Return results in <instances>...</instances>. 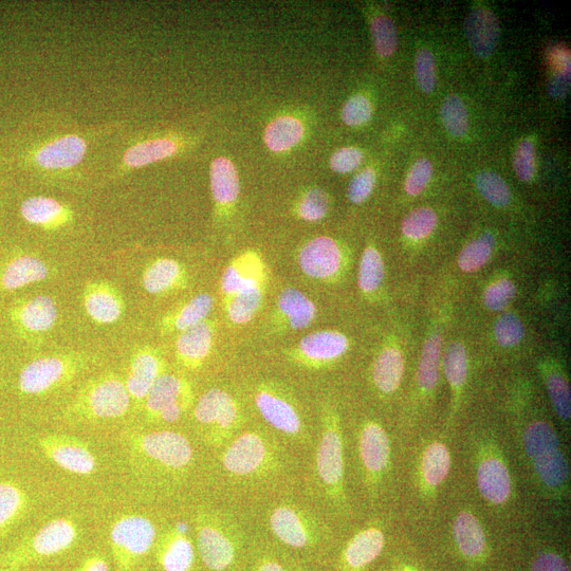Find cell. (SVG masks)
I'll return each mask as SVG.
<instances>
[{"mask_svg": "<svg viewBox=\"0 0 571 571\" xmlns=\"http://www.w3.org/2000/svg\"><path fill=\"white\" fill-rule=\"evenodd\" d=\"M373 107L363 96L349 99L342 110V119L349 126H360L371 120Z\"/></svg>", "mask_w": 571, "mask_h": 571, "instance_id": "cell-53", "label": "cell"}, {"mask_svg": "<svg viewBox=\"0 0 571 571\" xmlns=\"http://www.w3.org/2000/svg\"><path fill=\"white\" fill-rule=\"evenodd\" d=\"M22 218L47 232L59 231L75 221V211L63 202L46 196L26 198L20 207Z\"/></svg>", "mask_w": 571, "mask_h": 571, "instance_id": "cell-12", "label": "cell"}, {"mask_svg": "<svg viewBox=\"0 0 571 571\" xmlns=\"http://www.w3.org/2000/svg\"><path fill=\"white\" fill-rule=\"evenodd\" d=\"M540 482L551 490L563 488L569 478V466L561 448L532 459Z\"/></svg>", "mask_w": 571, "mask_h": 571, "instance_id": "cell-36", "label": "cell"}, {"mask_svg": "<svg viewBox=\"0 0 571 571\" xmlns=\"http://www.w3.org/2000/svg\"><path fill=\"white\" fill-rule=\"evenodd\" d=\"M197 545L202 561L211 570H225L234 561L235 548L231 540L212 525L198 526Z\"/></svg>", "mask_w": 571, "mask_h": 571, "instance_id": "cell-20", "label": "cell"}, {"mask_svg": "<svg viewBox=\"0 0 571 571\" xmlns=\"http://www.w3.org/2000/svg\"><path fill=\"white\" fill-rule=\"evenodd\" d=\"M433 174L432 163L427 159L418 160L412 167L407 181H405V191L411 196H417L426 190Z\"/></svg>", "mask_w": 571, "mask_h": 571, "instance_id": "cell-56", "label": "cell"}, {"mask_svg": "<svg viewBox=\"0 0 571 571\" xmlns=\"http://www.w3.org/2000/svg\"><path fill=\"white\" fill-rule=\"evenodd\" d=\"M363 160V154L354 147H346L336 152L330 159V167L336 173L346 174L356 170Z\"/></svg>", "mask_w": 571, "mask_h": 571, "instance_id": "cell-59", "label": "cell"}, {"mask_svg": "<svg viewBox=\"0 0 571 571\" xmlns=\"http://www.w3.org/2000/svg\"><path fill=\"white\" fill-rule=\"evenodd\" d=\"M114 128L15 136L0 149V169L44 180H66L79 172L92 141Z\"/></svg>", "mask_w": 571, "mask_h": 571, "instance_id": "cell-1", "label": "cell"}, {"mask_svg": "<svg viewBox=\"0 0 571 571\" xmlns=\"http://www.w3.org/2000/svg\"><path fill=\"white\" fill-rule=\"evenodd\" d=\"M40 447L52 462L67 472L89 475L95 472L97 460L88 447L77 438L48 435L40 438Z\"/></svg>", "mask_w": 571, "mask_h": 571, "instance_id": "cell-8", "label": "cell"}, {"mask_svg": "<svg viewBox=\"0 0 571 571\" xmlns=\"http://www.w3.org/2000/svg\"><path fill=\"white\" fill-rule=\"evenodd\" d=\"M133 446L145 458L172 470L188 467L193 458L189 440L171 431L141 435L135 439Z\"/></svg>", "mask_w": 571, "mask_h": 571, "instance_id": "cell-6", "label": "cell"}, {"mask_svg": "<svg viewBox=\"0 0 571 571\" xmlns=\"http://www.w3.org/2000/svg\"><path fill=\"white\" fill-rule=\"evenodd\" d=\"M80 360L64 356L35 359L18 377L17 388L24 395H43L71 379L80 371Z\"/></svg>", "mask_w": 571, "mask_h": 571, "instance_id": "cell-5", "label": "cell"}, {"mask_svg": "<svg viewBox=\"0 0 571 571\" xmlns=\"http://www.w3.org/2000/svg\"><path fill=\"white\" fill-rule=\"evenodd\" d=\"M279 308L293 329L308 327L316 317V306L304 293L288 288L281 293Z\"/></svg>", "mask_w": 571, "mask_h": 571, "instance_id": "cell-38", "label": "cell"}, {"mask_svg": "<svg viewBox=\"0 0 571 571\" xmlns=\"http://www.w3.org/2000/svg\"><path fill=\"white\" fill-rule=\"evenodd\" d=\"M546 383L556 413L562 420L568 421L571 416V394L567 380L560 374H551Z\"/></svg>", "mask_w": 571, "mask_h": 571, "instance_id": "cell-50", "label": "cell"}, {"mask_svg": "<svg viewBox=\"0 0 571 571\" xmlns=\"http://www.w3.org/2000/svg\"><path fill=\"white\" fill-rule=\"evenodd\" d=\"M182 142L174 137L151 136L132 140L116 165L113 178H122L180 153Z\"/></svg>", "mask_w": 571, "mask_h": 571, "instance_id": "cell-7", "label": "cell"}, {"mask_svg": "<svg viewBox=\"0 0 571 571\" xmlns=\"http://www.w3.org/2000/svg\"><path fill=\"white\" fill-rule=\"evenodd\" d=\"M329 201L322 190L309 191L301 201L300 215L307 221H318L328 212Z\"/></svg>", "mask_w": 571, "mask_h": 571, "instance_id": "cell-54", "label": "cell"}, {"mask_svg": "<svg viewBox=\"0 0 571 571\" xmlns=\"http://www.w3.org/2000/svg\"><path fill=\"white\" fill-rule=\"evenodd\" d=\"M513 168L523 182H529L534 176V145L523 140L514 153Z\"/></svg>", "mask_w": 571, "mask_h": 571, "instance_id": "cell-57", "label": "cell"}, {"mask_svg": "<svg viewBox=\"0 0 571 571\" xmlns=\"http://www.w3.org/2000/svg\"><path fill=\"white\" fill-rule=\"evenodd\" d=\"M341 251L334 241L326 236L307 243L300 252L299 263L303 272L313 279L325 280L340 269Z\"/></svg>", "mask_w": 571, "mask_h": 571, "instance_id": "cell-14", "label": "cell"}, {"mask_svg": "<svg viewBox=\"0 0 571 571\" xmlns=\"http://www.w3.org/2000/svg\"><path fill=\"white\" fill-rule=\"evenodd\" d=\"M10 321L18 333L39 336L48 333L57 323V302L47 296L18 300L9 310Z\"/></svg>", "mask_w": 571, "mask_h": 571, "instance_id": "cell-9", "label": "cell"}, {"mask_svg": "<svg viewBox=\"0 0 571 571\" xmlns=\"http://www.w3.org/2000/svg\"><path fill=\"white\" fill-rule=\"evenodd\" d=\"M156 539L153 523L141 515H125L110 529V546L120 571H132Z\"/></svg>", "mask_w": 571, "mask_h": 571, "instance_id": "cell-4", "label": "cell"}, {"mask_svg": "<svg viewBox=\"0 0 571 571\" xmlns=\"http://www.w3.org/2000/svg\"><path fill=\"white\" fill-rule=\"evenodd\" d=\"M211 191L220 206L230 205L239 194V179L234 164L220 157L211 165Z\"/></svg>", "mask_w": 571, "mask_h": 571, "instance_id": "cell-33", "label": "cell"}, {"mask_svg": "<svg viewBox=\"0 0 571 571\" xmlns=\"http://www.w3.org/2000/svg\"><path fill=\"white\" fill-rule=\"evenodd\" d=\"M415 69L420 89L430 94L436 86L435 59L430 50L422 48L417 52Z\"/></svg>", "mask_w": 571, "mask_h": 571, "instance_id": "cell-52", "label": "cell"}, {"mask_svg": "<svg viewBox=\"0 0 571 571\" xmlns=\"http://www.w3.org/2000/svg\"><path fill=\"white\" fill-rule=\"evenodd\" d=\"M186 274L181 265L172 259H158L143 272L142 285L146 292L161 294L181 286Z\"/></svg>", "mask_w": 571, "mask_h": 571, "instance_id": "cell-30", "label": "cell"}, {"mask_svg": "<svg viewBox=\"0 0 571 571\" xmlns=\"http://www.w3.org/2000/svg\"><path fill=\"white\" fill-rule=\"evenodd\" d=\"M524 337V327L518 317L505 313L495 324V338L504 347L518 345Z\"/></svg>", "mask_w": 571, "mask_h": 571, "instance_id": "cell-51", "label": "cell"}, {"mask_svg": "<svg viewBox=\"0 0 571 571\" xmlns=\"http://www.w3.org/2000/svg\"><path fill=\"white\" fill-rule=\"evenodd\" d=\"M494 247V238L486 233L475 241L468 244L458 257L460 269L466 272H474L481 269L490 259Z\"/></svg>", "mask_w": 571, "mask_h": 571, "instance_id": "cell-43", "label": "cell"}, {"mask_svg": "<svg viewBox=\"0 0 571 571\" xmlns=\"http://www.w3.org/2000/svg\"><path fill=\"white\" fill-rule=\"evenodd\" d=\"M465 33L473 54L488 59L500 40V22L490 10L474 8L466 18Z\"/></svg>", "mask_w": 571, "mask_h": 571, "instance_id": "cell-16", "label": "cell"}, {"mask_svg": "<svg viewBox=\"0 0 571 571\" xmlns=\"http://www.w3.org/2000/svg\"><path fill=\"white\" fill-rule=\"evenodd\" d=\"M400 571H409V570H400Z\"/></svg>", "mask_w": 571, "mask_h": 571, "instance_id": "cell-64", "label": "cell"}, {"mask_svg": "<svg viewBox=\"0 0 571 571\" xmlns=\"http://www.w3.org/2000/svg\"><path fill=\"white\" fill-rule=\"evenodd\" d=\"M190 389L187 382L173 375H161L146 397V412L155 418L175 404L188 405Z\"/></svg>", "mask_w": 571, "mask_h": 571, "instance_id": "cell-26", "label": "cell"}, {"mask_svg": "<svg viewBox=\"0 0 571 571\" xmlns=\"http://www.w3.org/2000/svg\"><path fill=\"white\" fill-rule=\"evenodd\" d=\"M372 35L377 53L382 58H389L398 48V35L391 18L376 16L372 22Z\"/></svg>", "mask_w": 571, "mask_h": 571, "instance_id": "cell-48", "label": "cell"}, {"mask_svg": "<svg viewBox=\"0 0 571 571\" xmlns=\"http://www.w3.org/2000/svg\"><path fill=\"white\" fill-rule=\"evenodd\" d=\"M403 372L404 361L398 349H385L375 362L374 382L382 393L392 394L399 388Z\"/></svg>", "mask_w": 571, "mask_h": 571, "instance_id": "cell-37", "label": "cell"}, {"mask_svg": "<svg viewBox=\"0 0 571 571\" xmlns=\"http://www.w3.org/2000/svg\"><path fill=\"white\" fill-rule=\"evenodd\" d=\"M454 539L458 548L468 558H478L487 546L485 531L475 515L468 511L460 512L453 524Z\"/></svg>", "mask_w": 571, "mask_h": 571, "instance_id": "cell-31", "label": "cell"}, {"mask_svg": "<svg viewBox=\"0 0 571 571\" xmlns=\"http://www.w3.org/2000/svg\"><path fill=\"white\" fill-rule=\"evenodd\" d=\"M376 183V173L373 169H365L354 177L348 187V198L354 204H361L372 194Z\"/></svg>", "mask_w": 571, "mask_h": 571, "instance_id": "cell-58", "label": "cell"}, {"mask_svg": "<svg viewBox=\"0 0 571 571\" xmlns=\"http://www.w3.org/2000/svg\"><path fill=\"white\" fill-rule=\"evenodd\" d=\"M348 348L347 338L337 331H317L302 339L300 352L311 361L325 362L341 357Z\"/></svg>", "mask_w": 571, "mask_h": 571, "instance_id": "cell-28", "label": "cell"}, {"mask_svg": "<svg viewBox=\"0 0 571 571\" xmlns=\"http://www.w3.org/2000/svg\"><path fill=\"white\" fill-rule=\"evenodd\" d=\"M131 396L116 375H104L90 381L72 403L71 413L97 420L124 416L130 409Z\"/></svg>", "mask_w": 571, "mask_h": 571, "instance_id": "cell-3", "label": "cell"}, {"mask_svg": "<svg viewBox=\"0 0 571 571\" xmlns=\"http://www.w3.org/2000/svg\"><path fill=\"white\" fill-rule=\"evenodd\" d=\"M270 526L275 537L292 548H304L311 543L310 528L296 509L276 508L271 513Z\"/></svg>", "mask_w": 571, "mask_h": 571, "instance_id": "cell-23", "label": "cell"}, {"mask_svg": "<svg viewBox=\"0 0 571 571\" xmlns=\"http://www.w3.org/2000/svg\"><path fill=\"white\" fill-rule=\"evenodd\" d=\"M161 375L162 361L158 354L149 347L142 348L132 359L125 388L131 397L146 399Z\"/></svg>", "mask_w": 571, "mask_h": 571, "instance_id": "cell-19", "label": "cell"}, {"mask_svg": "<svg viewBox=\"0 0 571 571\" xmlns=\"http://www.w3.org/2000/svg\"><path fill=\"white\" fill-rule=\"evenodd\" d=\"M476 188L495 207H505L511 200L508 184L494 172L483 171L478 174Z\"/></svg>", "mask_w": 571, "mask_h": 571, "instance_id": "cell-45", "label": "cell"}, {"mask_svg": "<svg viewBox=\"0 0 571 571\" xmlns=\"http://www.w3.org/2000/svg\"><path fill=\"white\" fill-rule=\"evenodd\" d=\"M451 470V454L442 442L435 441L423 453L421 462L422 480L429 489L435 490L447 480Z\"/></svg>", "mask_w": 571, "mask_h": 571, "instance_id": "cell-35", "label": "cell"}, {"mask_svg": "<svg viewBox=\"0 0 571 571\" xmlns=\"http://www.w3.org/2000/svg\"><path fill=\"white\" fill-rule=\"evenodd\" d=\"M570 85V70L556 72L548 83V92L552 98H563Z\"/></svg>", "mask_w": 571, "mask_h": 571, "instance_id": "cell-61", "label": "cell"}, {"mask_svg": "<svg viewBox=\"0 0 571 571\" xmlns=\"http://www.w3.org/2000/svg\"><path fill=\"white\" fill-rule=\"evenodd\" d=\"M384 264L380 253L374 248H367L363 255L359 270V286L364 292H373L383 281Z\"/></svg>", "mask_w": 571, "mask_h": 571, "instance_id": "cell-47", "label": "cell"}, {"mask_svg": "<svg viewBox=\"0 0 571 571\" xmlns=\"http://www.w3.org/2000/svg\"><path fill=\"white\" fill-rule=\"evenodd\" d=\"M523 444L531 460L560 448L555 429L546 421L532 422L523 434Z\"/></svg>", "mask_w": 571, "mask_h": 571, "instance_id": "cell-40", "label": "cell"}, {"mask_svg": "<svg viewBox=\"0 0 571 571\" xmlns=\"http://www.w3.org/2000/svg\"><path fill=\"white\" fill-rule=\"evenodd\" d=\"M531 571H569L565 561L556 554L545 552L533 562Z\"/></svg>", "mask_w": 571, "mask_h": 571, "instance_id": "cell-60", "label": "cell"}, {"mask_svg": "<svg viewBox=\"0 0 571 571\" xmlns=\"http://www.w3.org/2000/svg\"><path fill=\"white\" fill-rule=\"evenodd\" d=\"M317 469L321 481L333 495L343 490L344 456L339 425L333 419L325 422L317 455Z\"/></svg>", "mask_w": 571, "mask_h": 571, "instance_id": "cell-10", "label": "cell"}, {"mask_svg": "<svg viewBox=\"0 0 571 571\" xmlns=\"http://www.w3.org/2000/svg\"><path fill=\"white\" fill-rule=\"evenodd\" d=\"M436 225V213L430 208H419L405 216L402 231L411 239H422L428 237Z\"/></svg>", "mask_w": 571, "mask_h": 571, "instance_id": "cell-49", "label": "cell"}, {"mask_svg": "<svg viewBox=\"0 0 571 571\" xmlns=\"http://www.w3.org/2000/svg\"><path fill=\"white\" fill-rule=\"evenodd\" d=\"M515 296V287L509 280H501L487 288L484 294L486 306L493 311L503 310Z\"/></svg>", "mask_w": 571, "mask_h": 571, "instance_id": "cell-55", "label": "cell"}, {"mask_svg": "<svg viewBox=\"0 0 571 571\" xmlns=\"http://www.w3.org/2000/svg\"><path fill=\"white\" fill-rule=\"evenodd\" d=\"M444 366L446 377L453 388H462L468 376V356L462 344L454 342L447 347Z\"/></svg>", "mask_w": 571, "mask_h": 571, "instance_id": "cell-46", "label": "cell"}, {"mask_svg": "<svg viewBox=\"0 0 571 571\" xmlns=\"http://www.w3.org/2000/svg\"><path fill=\"white\" fill-rule=\"evenodd\" d=\"M440 114L442 122L452 136L463 137L468 132V110L459 97L449 96L442 104Z\"/></svg>", "mask_w": 571, "mask_h": 571, "instance_id": "cell-44", "label": "cell"}, {"mask_svg": "<svg viewBox=\"0 0 571 571\" xmlns=\"http://www.w3.org/2000/svg\"><path fill=\"white\" fill-rule=\"evenodd\" d=\"M194 414L201 425H215L226 430L234 426L237 408L235 401L228 393L213 389L201 396Z\"/></svg>", "mask_w": 571, "mask_h": 571, "instance_id": "cell-21", "label": "cell"}, {"mask_svg": "<svg viewBox=\"0 0 571 571\" xmlns=\"http://www.w3.org/2000/svg\"><path fill=\"white\" fill-rule=\"evenodd\" d=\"M77 539L75 522L53 520L0 558V571H20L40 560L58 556L75 544Z\"/></svg>", "mask_w": 571, "mask_h": 571, "instance_id": "cell-2", "label": "cell"}, {"mask_svg": "<svg viewBox=\"0 0 571 571\" xmlns=\"http://www.w3.org/2000/svg\"><path fill=\"white\" fill-rule=\"evenodd\" d=\"M213 329L208 322L182 331L176 341L180 362L190 368L198 367L211 352Z\"/></svg>", "mask_w": 571, "mask_h": 571, "instance_id": "cell-24", "label": "cell"}, {"mask_svg": "<svg viewBox=\"0 0 571 571\" xmlns=\"http://www.w3.org/2000/svg\"><path fill=\"white\" fill-rule=\"evenodd\" d=\"M214 301L207 293L199 294L184 304L173 315L163 320L164 330L182 331L206 322L213 309Z\"/></svg>", "mask_w": 571, "mask_h": 571, "instance_id": "cell-32", "label": "cell"}, {"mask_svg": "<svg viewBox=\"0 0 571 571\" xmlns=\"http://www.w3.org/2000/svg\"><path fill=\"white\" fill-rule=\"evenodd\" d=\"M477 486L484 499L490 504H505L512 491L511 475L500 456L489 455L477 467Z\"/></svg>", "mask_w": 571, "mask_h": 571, "instance_id": "cell-17", "label": "cell"}, {"mask_svg": "<svg viewBox=\"0 0 571 571\" xmlns=\"http://www.w3.org/2000/svg\"><path fill=\"white\" fill-rule=\"evenodd\" d=\"M83 303L88 317L99 325L114 324L125 312L122 293L107 281L89 282L83 292Z\"/></svg>", "mask_w": 571, "mask_h": 571, "instance_id": "cell-11", "label": "cell"}, {"mask_svg": "<svg viewBox=\"0 0 571 571\" xmlns=\"http://www.w3.org/2000/svg\"><path fill=\"white\" fill-rule=\"evenodd\" d=\"M263 299L261 287H254L232 296L228 305V316L235 324L242 325L252 320Z\"/></svg>", "mask_w": 571, "mask_h": 571, "instance_id": "cell-42", "label": "cell"}, {"mask_svg": "<svg viewBox=\"0 0 571 571\" xmlns=\"http://www.w3.org/2000/svg\"><path fill=\"white\" fill-rule=\"evenodd\" d=\"M50 267L40 257L17 253L0 265V291L11 292L41 283L50 276Z\"/></svg>", "mask_w": 571, "mask_h": 571, "instance_id": "cell-13", "label": "cell"}, {"mask_svg": "<svg viewBox=\"0 0 571 571\" xmlns=\"http://www.w3.org/2000/svg\"><path fill=\"white\" fill-rule=\"evenodd\" d=\"M360 456L368 474L377 478L388 469L391 445L388 434L376 422L367 423L361 431Z\"/></svg>", "mask_w": 571, "mask_h": 571, "instance_id": "cell-18", "label": "cell"}, {"mask_svg": "<svg viewBox=\"0 0 571 571\" xmlns=\"http://www.w3.org/2000/svg\"><path fill=\"white\" fill-rule=\"evenodd\" d=\"M255 402L264 419L274 429L287 435H297L301 432L302 423L298 412L283 398L261 392L256 395Z\"/></svg>", "mask_w": 571, "mask_h": 571, "instance_id": "cell-22", "label": "cell"}, {"mask_svg": "<svg viewBox=\"0 0 571 571\" xmlns=\"http://www.w3.org/2000/svg\"><path fill=\"white\" fill-rule=\"evenodd\" d=\"M77 571H110L107 561L101 555L85 559Z\"/></svg>", "mask_w": 571, "mask_h": 571, "instance_id": "cell-62", "label": "cell"}, {"mask_svg": "<svg viewBox=\"0 0 571 571\" xmlns=\"http://www.w3.org/2000/svg\"><path fill=\"white\" fill-rule=\"evenodd\" d=\"M263 273L264 267L259 257L246 254L226 269L221 288L232 297L238 292L260 287Z\"/></svg>", "mask_w": 571, "mask_h": 571, "instance_id": "cell-27", "label": "cell"}, {"mask_svg": "<svg viewBox=\"0 0 571 571\" xmlns=\"http://www.w3.org/2000/svg\"><path fill=\"white\" fill-rule=\"evenodd\" d=\"M267 458L264 439L255 433L239 436L226 451L224 467L235 475H250L259 471Z\"/></svg>", "mask_w": 571, "mask_h": 571, "instance_id": "cell-15", "label": "cell"}, {"mask_svg": "<svg viewBox=\"0 0 571 571\" xmlns=\"http://www.w3.org/2000/svg\"><path fill=\"white\" fill-rule=\"evenodd\" d=\"M256 571H286L285 568L279 563L271 559L263 560Z\"/></svg>", "mask_w": 571, "mask_h": 571, "instance_id": "cell-63", "label": "cell"}, {"mask_svg": "<svg viewBox=\"0 0 571 571\" xmlns=\"http://www.w3.org/2000/svg\"><path fill=\"white\" fill-rule=\"evenodd\" d=\"M28 503V495L20 486L0 483V539L22 519Z\"/></svg>", "mask_w": 571, "mask_h": 571, "instance_id": "cell-34", "label": "cell"}, {"mask_svg": "<svg viewBox=\"0 0 571 571\" xmlns=\"http://www.w3.org/2000/svg\"><path fill=\"white\" fill-rule=\"evenodd\" d=\"M384 543V534L379 528L370 527L360 531L347 544L343 557L345 566L359 571L370 565L380 556Z\"/></svg>", "mask_w": 571, "mask_h": 571, "instance_id": "cell-25", "label": "cell"}, {"mask_svg": "<svg viewBox=\"0 0 571 571\" xmlns=\"http://www.w3.org/2000/svg\"><path fill=\"white\" fill-rule=\"evenodd\" d=\"M158 560L164 571H189L192 568L194 547L182 529H177L163 540Z\"/></svg>", "mask_w": 571, "mask_h": 571, "instance_id": "cell-29", "label": "cell"}, {"mask_svg": "<svg viewBox=\"0 0 571 571\" xmlns=\"http://www.w3.org/2000/svg\"><path fill=\"white\" fill-rule=\"evenodd\" d=\"M441 345L440 336H433L423 347L417 378L420 388L428 392L434 390L438 382Z\"/></svg>", "mask_w": 571, "mask_h": 571, "instance_id": "cell-41", "label": "cell"}, {"mask_svg": "<svg viewBox=\"0 0 571 571\" xmlns=\"http://www.w3.org/2000/svg\"><path fill=\"white\" fill-rule=\"evenodd\" d=\"M304 135V126L296 118L285 116L272 121L266 128L265 142L275 153L285 152L296 146Z\"/></svg>", "mask_w": 571, "mask_h": 571, "instance_id": "cell-39", "label": "cell"}]
</instances>
